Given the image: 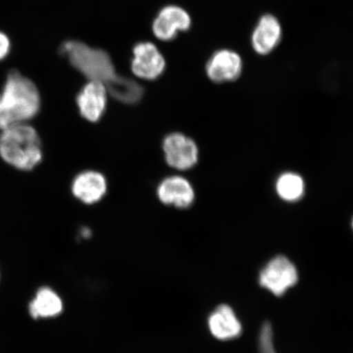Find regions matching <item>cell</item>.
<instances>
[{
    "label": "cell",
    "mask_w": 353,
    "mask_h": 353,
    "mask_svg": "<svg viewBox=\"0 0 353 353\" xmlns=\"http://www.w3.org/2000/svg\"><path fill=\"white\" fill-rule=\"evenodd\" d=\"M41 105V95L34 83L13 70L0 92V130L32 120Z\"/></svg>",
    "instance_id": "cell-1"
},
{
    "label": "cell",
    "mask_w": 353,
    "mask_h": 353,
    "mask_svg": "<svg viewBox=\"0 0 353 353\" xmlns=\"http://www.w3.org/2000/svg\"><path fill=\"white\" fill-rule=\"evenodd\" d=\"M0 157L15 169L33 170L43 159L41 138L28 123H21L1 130Z\"/></svg>",
    "instance_id": "cell-2"
},
{
    "label": "cell",
    "mask_w": 353,
    "mask_h": 353,
    "mask_svg": "<svg viewBox=\"0 0 353 353\" xmlns=\"http://www.w3.org/2000/svg\"><path fill=\"white\" fill-rule=\"evenodd\" d=\"M60 52L90 81L100 82L108 87L121 77L117 74L110 55L100 48H92L81 41H68L61 44Z\"/></svg>",
    "instance_id": "cell-3"
},
{
    "label": "cell",
    "mask_w": 353,
    "mask_h": 353,
    "mask_svg": "<svg viewBox=\"0 0 353 353\" xmlns=\"http://www.w3.org/2000/svg\"><path fill=\"white\" fill-rule=\"evenodd\" d=\"M257 281L262 289L275 297L281 298L299 283V273L293 261L279 254L263 265L259 272Z\"/></svg>",
    "instance_id": "cell-4"
},
{
    "label": "cell",
    "mask_w": 353,
    "mask_h": 353,
    "mask_svg": "<svg viewBox=\"0 0 353 353\" xmlns=\"http://www.w3.org/2000/svg\"><path fill=\"white\" fill-rule=\"evenodd\" d=\"M131 69L137 77L156 81L165 72V60L157 47L151 42H139L132 48Z\"/></svg>",
    "instance_id": "cell-5"
},
{
    "label": "cell",
    "mask_w": 353,
    "mask_h": 353,
    "mask_svg": "<svg viewBox=\"0 0 353 353\" xmlns=\"http://www.w3.org/2000/svg\"><path fill=\"white\" fill-rule=\"evenodd\" d=\"M163 151L167 164L176 170L192 169L198 161L199 151L196 143L179 132L165 137Z\"/></svg>",
    "instance_id": "cell-6"
},
{
    "label": "cell",
    "mask_w": 353,
    "mask_h": 353,
    "mask_svg": "<svg viewBox=\"0 0 353 353\" xmlns=\"http://www.w3.org/2000/svg\"><path fill=\"white\" fill-rule=\"evenodd\" d=\"M192 26V19L186 10L176 6L162 8L152 23V30L162 41H173L180 32H188Z\"/></svg>",
    "instance_id": "cell-7"
},
{
    "label": "cell",
    "mask_w": 353,
    "mask_h": 353,
    "mask_svg": "<svg viewBox=\"0 0 353 353\" xmlns=\"http://www.w3.org/2000/svg\"><path fill=\"white\" fill-rule=\"evenodd\" d=\"M205 72L210 81L216 83L236 81L243 72V60L235 51L220 50L207 61Z\"/></svg>",
    "instance_id": "cell-8"
},
{
    "label": "cell",
    "mask_w": 353,
    "mask_h": 353,
    "mask_svg": "<svg viewBox=\"0 0 353 353\" xmlns=\"http://www.w3.org/2000/svg\"><path fill=\"white\" fill-rule=\"evenodd\" d=\"M210 332L220 341H232L241 337L243 324L233 307L222 303L210 312L207 320Z\"/></svg>",
    "instance_id": "cell-9"
},
{
    "label": "cell",
    "mask_w": 353,
    "mask_h": 353,
    "mask_svg": "<svg viewBox=\"0 0 353 353\" xmlns=\"http://www.w3.org/2000/svg\"><path fill=\"white\" fill-rule=\"evenodd\" d=\"M77 103L83 118L90 122L99 121L107 108V88L103 83L90 81L79 92Z\"/></svg>",
    "instance_id": "cell-10"
},
{
    "label": "cell",
    "mask_w": 353,
    "mask_h": 353,
    "mask_svg": "<svg viewBox=\"0 0 353 353\" xmlns=\"http://www.w3.org/2000/svg\"><path fill=\"white\" fill-rule=\"evenodd\" d=\"M282 39L281 22L275 16L260 17L251 35V46L259 55H268L275 50Z\"/></svg>",
    "instance_id": "cell-11"
},
{
    "label": "cell",
    "mask_w": 353,
    "mask_h": 353,
    "mask_svg": "<svg viewBox=\"0 0 353 353\" xmlns=\"http://www.w3.org/2000/svg\"><path fill=\"white\" fill-rule=\"evenodd\" d=\"M159 199L165 205L188 209L195 200L192 184L180 176H168L157 188Z\"/></svg>",
    "instance_id": "cell-12"
},
{
    "label": "cell",
    "mask_w": 353,
    "mask_h": 353,
    "mask_svg": "<svg viewBox=\"0 0 353 353\" xmlns=\"http://www.w3.org/2000/svg\"><path fill=\"white\" fill-rule=\"evenodd\" d=\"M72 193L85 204L98 203L107 192V181L97 171H85L78 174L72 182Z\"/></svg>",
    "instance_id": "cell-13"
},
{
    "label": "cell",
    "mask_w": 353,
    "mask_h": 353,
    "mask_svg": "<svg viewBox=\"0 0 353 353\" xmlns=\"http://www.w3.org/2000/svg\"><path fill=\"white\" fill-rule=\"evenodd\" d=\"M63 304L59 295L50 287H42L30 303L29 312L34 319H51L63 312Z\"/></svg>",
    "instance_id": "cell-14"
},
{
    "label": "cell",
    "mask_w": 353,
    "mask_h": 353,
    "mask_svg": "<svg viewBox=\"0 0 353 353\" xmlns=\"http://www.w3.org/2000/svg\"><path fill=\"white\" fill-rule=\"evenodd\" d=\"M276 195L287 203H296L305 194V182L303 176L294 172H285L278 176L275 183Z\"/></svg>",
    "instance_id": "cell-15"
},
{
    "label": "cell",
    "mask_w": 353,
    "mask_h": 353,
    "mask_svg": "<svg viewBox=\"0 0 353 353\" xmlns=\"http://www.w3.org/2000/svg\"><path fill=\"white\" fill-rule=\"evenodd\" d=\"M105 88L114 99L128 105L139 103L144 94L143 88L138 82L121 76Z\"/></svg>",
    "instance_id": "cell-16"
},
{
    "label": "cell",
    "mask_w": 353,
    "mask_h": 353,
    "mask_svg": "<svg viewBox=\"0 0 353 353\" xmlns=\"http://www.w3.org/2000/svg\"><path fill=\"white\" fill-rule=\"evenodd\" d=\"M259 353H277L274 344V333L270 321H264L258 334Z\"/></svg>",
    "instance_id": "cell-17"
},
{
    "label": "cell",
    "mask_w": 353,
    "mask_h": 353,
    "mask_svg": "<svg viewBox=\"0 0 353 353\" xmlns=\"http://www.w3.org/2000/svg\"><path fill=\"white\" fill-rule=\"evenodd\" d=\"M10 50V41L7 35L0 32V61L6 59Z\"/></svg>",
    "instance_id": "cell-18"
},
{
    "label": "cell",
    "mask_w": 353,
    "mask_h": 353,
    "mask_svg": "<svg viewBox=\"0 0 353 353\" xmlns=\"http://www.w3.org/2000/svg\"><path fill=\"white\" fill-rule=\"evenodd\" d=\"M351 226H352V231H353V217L352 219Z\"/></svg>",
    "instance_id": "cell-19"
}]
</instances>
